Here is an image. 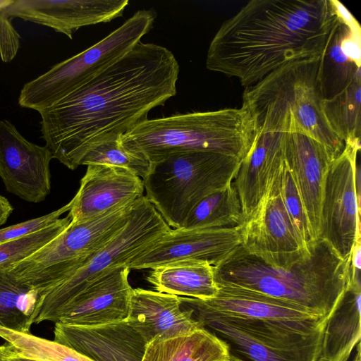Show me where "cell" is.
Instances as JSON below:
<instances>
[{"instance_id": "cell-22", "label": "cell", "mask_w": 361, "mask_h": 361, "mask_svg": "<svg viewBox=\"0 0 361 361\" xmlns=\"http://www.w3.org/2000/svg\"><path fill=\"white\" fill-rule=\"evenodd\" d=\"M283 163V133H257L233 181L241 205L242 222L255 209Z\"/></svg>"}, {"instance_id": "cell-26", "label": "cell", "mask_w": 361, "mask_h": 361, "mask_svg": "<svg viewBox=\"0 0 361 361\" xmlns=\"http://www.w3.org/2000/svg\"><path fill=\"white\" fill-rule=\"evenodd\" d=\"M227 345L204 327L180 336L154 339L147 344L142 361H225Z\"/></svg>"}, {"instance_id": "cell-13", "label": "cell", "mask_w": 361, "mask_h": 361, "mask_svg": "<svg viewBox=\"0 0 361 361\" xmlns=\"http://www.w3.org/2000/svg\"><path fill=\"white\" fill-rule=\"evenodd\" d=\"M238 228H171L135 257L129 269H152L181 260L206 262L216 266L240 246Z\"/></svg>"}, {"instance_id": "cell-41", "label": "cell", "mask_w": 361, "mask_h": 361, "mask_svg": "<svg viewBox=\"0 0 361 361\" xmlns=\"http://www.w3.org/2000/svg\"><path fill=\"white\" fill-rule=\"evenodd\" d=\"M225 361H240V360H239L233 357L230 356L229 358Z\"/></svg>"}, {"instance_id": "cell-34", "label": "cell", "mask_w": 361, "mask_h": 361, "mask_svg": "<svg viewBox=\"0 0 361 361\" xmlns=\"http://www.w3.org/2000/svg\"><path fill=\"white\" fill-rule=\"evenodd\" d=\"M71 201L62 207L46 215L0 228V243L13 240L41 231L54 223L60 216L69 212Z\"/></svg>"}, {"instance_id": "cell-14", "label": "cell", "mask_w": 361, "mask_h": 361, "mask_svg": "<svg viewBox=\"0 0 361 361\" xmlns=\"http://www.w3.org/2000/svg\"><path fill=\"white\" fill-rule=\"evenodd\" d=\"M47 146L26 140L7 120H0V178L8 192L33 203L43 201L51 191Z\"/></svg>"}, {"instance_id": "cell-40", "label": "cell", "mask_w": 361, "mask_h": 361, "mask_svg": "<svg viewBox=\"0 0 361 361\" xmlns=\"http://www.w3.org/2000/svg\"><path fill=\"white\" fill-rule=\"evenodd\" d=\"M352 361H361L360 342L357 344V353Z\"/></svg>"}, {"instance_id": "cell-8", "label": "cell", "mask_w": 361, "mask_h": 361, "mask_svg": "<svg viewBox=\"0 0 361 361\" xmlns=\"http://www.w3.org/2000/svg\"><path fill=\"white\" fill-rule=\"evenodd\" d=\"M156 17L153 9L136 11L96 44L25 83L20 91L18 104L38 112L51 106L133 49L152 30Z\"/></svg>"}, {"instance_id": "cell-35", "label": "cell", "mask_w": 361, "mask_h": 361, "mask_svg": "<svg viewBox=\"0 0 361 361\" xmlns=\"http://www.w3.org/2000/svg\"><path fill=\"white\" fill-rule=\"evenodd\" d=\"M20 36L11 24V18L0 13V56L3 62L11 61L20 47Z\"/></svg>"}, {"instance_id": "cell-25", "label": "cell", "mask_w": 361, "mask_h": 361, "mask_svg": "<svg viewBox=\"0 0 361 361\" xmlns=\"http://www.w3.org/2000/svg\"><path fill=\"white\" fill-rule=\"evenodd\" d=\"M146 280L156 291L202 300L214 298L219 288L214 266L206 262L181 260L151 269Z\"/></svg>"}, {"instance_id": "cell-10", "label": "cell", "mask_w": 361, "mask_h": 361, "mask_svg": "<svg viewBox=\"0 0 361 361\" xmlns=\"http://www.w3.org/2000/svg\"><path fill=\"white\" fill-rule=\"evenodd\" d=\"M135 201L82 222H71L53 240L5 269L35 290L38 297L43 295L69 276L123 228Z\"/></svg>"}, {"instance_id": "cell-28", "label": "cell", "mask_w": 361, "mask_h": 361, "mask_svg": "<svg viewBox=\"0 0 361 361\" xmlns=\"http://www.w3.org/2000/svg\"><path fill=\"white\" fill-rule=\"evenodd\" d=\"M323 109L331 128L344 144L360 146L361 73L341 92L324 99Z\"/></svg>"}, {"instance_id": "cell-15", "label": "cell", "mask_w": 361, "mask_h": 361, "mask_svg": "<svg viewBox=\"0 0 361 361\" xmlns=\"http://www.w3.org/2000/svg\"><path fill=\"white\" fill-rule=\"evenodd\" d=\"M283 155L305 209L312 240H315L320 235L326 177L336 157L324 145L300 132L283 133Z\"/></svg>"}, {"instance_id": "cell-5", "label": "cell", "mask_w": 361, "mask_h": 361, "mask_svg": "<svg viewBox=\"0 0 361 361\" xmlns=\"http://www.w3.org/2000/svg\"><path fill=\"white\" fill-rule=\"evenodd\" d=\"M255 137L254 120L242 106L147 118L122 135L121 142L152 164L187 152H211L242 160Z\"/></svg>"}, {"instance_id": "cell-31", "label": "cell", "mask_w": 361, "mask_h": 361, "mask_svg": "<svg viewBox=\"0 0 361 361\" xmlns=\"http://www.w3.org/2000/svg\"><path fill=\"white\" fill-rule=\"evenodd\" d=\"M121 136L96 144L82 157L80 165L106 164L129 170L142 179L149 171L151 163L140 152L125 147Z\"/></svg>"}, {"instance_id": "cell-37", "label": "cell", "mask_w": 361, "mask_h": 361, "mask_svg": "<svg viewBox=\"0 0 361 361\" xmlns=\"http://www.w3.org/2000/svg\"><path fill=\"white\" fill-rule=\"evenodd\" d=\"M361 242L360 234L357 235L350 253V266L353 271H360Z\"/></svg>"}, {"instance_id": "cell-12", "label": "cell", "mask_w": 361, "mask_h": 361, "mask_svg": "<svg viewBox=\"0 0 361 361\" xmlns=\"http://www.w3.org/2000/svg\"><path fill=\"white\" fill-rule=\"evenodd\" d=\"M360 146L345 144L331 162L326 177L321 209L319 238L343 259L350 257L360 234V200L357 190V154Z\"/></svg>"}, {"instance_id": "cell-39", "label": "cell", "mask_w": 361, "mask_h": 361, "mask_svg": "<svg viewBox=\"0 0 361 361\" xmlns=\"http://www.w3.org/2000/svg\"><path fill=\"white\" fill-rule=\"evenodd\" d=\"M13 1V0H0V13L7 8Z\"/></svg>"}, {"instance_id": "cell-1", "label": "cell", "mask_w": 361, "mask_h": 361, "mask_svg": "<svg viewBox=\"0 0 361 361\" xmlns=\"http://www.w3.org/2000/svg\"><path fill=\"white\" fill-rule=\"evenodd\" d=\"M179 64L167 48L140 42L83 86L39 111L53 158L69 169L94 145L122 135L176 95Z\"/></svg>"}, {"instance_id": "cell-23", "label": "cell", "mask_w": 361, "mask_h": 361, "mask_svg": "<svg viewBox=\"0 0 361 361\" xmlns=\"http://www.w3.org/2000/svg\"><path fill=\"white\" fill-rule=\"evenodd\" d=\"M360 276L350 277L348 285L326 318L317 361H348L360 342Z\"/></svg>"}, {"instance_id": "cell-7", "label": "cell", "mask_w": 361, "mask_h": 361, "mask_svg": "<svg viewBox=\"0 0 361 361\" xmlns=\"http://www.w3.org/2000/svg\"><path fill=\"white\" fill-rule=\"evenodd\" d=\"M240 161L211 152L172 154L151 164L145 196L170 228H180L197 203L233 183Z\"/></svg>"}, {"instance_id": "cell-32", "label": "cell", "mask_w": 361, "mask_h": 361, "mask_svg": "<svg viewBox=\"0 0 361 361\" xmlns=\"http://www.w3.org/2000/svg\"><path fill=\"white\" fill-rule=\"evenodd\" d=\"M67 216L59 218L49 226L36 233L0 243V269L20 262L63 232L70 224Z\"/></svg>"}, {"instance_id": "cell-29", "label": "cell", "mask_w": 361, "mask_h": 361, "mask_svg": "<svg viewBox=\"0 0 361 361\" xmlns=\"http://www.w3.org/2000/svg\"><path fill=\"white\" fill-rule=\"evenodd\" d=\"M38 298L37 292L0 269V326L30 333Z\"/></svg>"}, {"instance_id": "cell-3", "label": "cell", "mask_w": 361, "mask_h": 361, "mask_svg": "<svg viewBox=\"0 0 361 361\" xmlns=\"http://www.w3.org/2000/svg\"><path fill=\"white\" fill-rule=\"evenodd\" d=\"M218 286L257 292L327 317L350 279V257L341 258L324 240L311 241L309 252L286 268L271 267L240 245L214 267Z\"/></svg>"}, {"instance_id": "cell-33", "label": "cell", "mask_w": 361, "mask_h": 361, "mask_svg": "<svg viewBox=\"0 0 361 361\" xmlns=\"http://www.w3.org/2000/svg\"><path fill=\"white\" fill-rule=\"evenodd\" d=\"M281 197L301 243L308 246L312 240L305 209L293 176L285 161L282 168L280 185Z\"/></svg>"}, {"instance_id": "cell-2", "label": "cell", "mask_w": 361, "mask_h": 361, "mask_svg": "<svg viewBox=\"0 0 361 361\" xmlns=\"http://www.w3.org/2000/svg\"><path fill=\"white\" fill-rule=\"evenodd\" d=\"M336 17L334 0H252L222 23L206 67L252 85L288 62L320 56Z\"/></svg>"}, {"instance_id": "cell-16", "label": "cell", "mask_w": 361, "mask_h": 361, "mask_svg": "<svg viewBox=\"0 0 361 361\" xmlns=\"http://www.w3.org/2000/svg\"><path fill=\"white\" fill-rule=\"evenodd\" d=\"M129 272L122 266L95 280L57 312L54 323L96 326L126 320L133 291Z\"/></svg>"}, {"instance_id": "cell-30", "label": "cell", "mask_w": 361, "mask_h": 361, "mask_svg": "<svg viewBox=\"0 0 361 361\" xmlns=\"http://www.w3.org/2000/svg\"><path fill=\"white\" fill-rule=\"evenodd\" d=\"M0 338L18 353L37 361H91L73 349L30 333L0 326Z\"/></svg>"}, {"instance_id": "cell-20", "label": "cell", "mask_w": 361, "mask_h": 361, "mask_svg": "<svg viewBox=\"0 0 361 361\" xmlns=\"http://www.w3.org/2000/svg\"><path fill=\"white\" fill-rule=\"evenodd\" d=\"M336 19L319 56L318 80L324 99L333 97L360 72V26L339 1Z\"/></svg>"}, {"instance_id": "cell-4", "label": "cell", "mask_w": 361, "mask_h": 361, "mask_svg": "<svg viewBox=\"0 0 361 361\" xmlns=\"http://www.w3.org/2000/svg\"><path fill=\"white\" fill-rule=\"evenodd\" d=\"M319 56L288 62L247 87L242 106L252 116L256 134L303 133L337 157L345 144L332 130L324 113L318 80Z\"/></svg>"}, {"instance_id": "cell-27", "label": "cell", "mask_w": 361, "mask_h": 361, "mask_svg": "<svg viewBox=\"0 0 361 361\" xmlns=\"http://www.w3.org/2000/svg\"><path fill=\"white\" fill-rule=\"evenodd\" d=\"M243 221L240 202L233 183L202 199L190 210L183 228L238 226Z\"/></svg>"}, {"instance_id": "cell-9", "label": "cell", "mask_w": 361, "mask_h": 361, "mask_svg": "<svg viewBox=\"0 0 361 361\" xmlns=\"http://www.w3.org/2000/svg\"><path fill=\"white\" fill-rule=\"evenodd\" d=\"M171 228L142 196L137 200L123 228L87 258L69 276L38 297L33 323L54 322L57 312L97 279L130 262Z\"/></svg>"}, {"instance_id": "cell-19", "label": "cell", "mask_w": 361, "mask_h": 361, "mask_svg": "<svg viewBox=\"0 0 361 361\" xmlns=\"http://www.w3.org/2000/svg\"><path fill=\"white\" fill-rule=\"evenodd\" d=\"M56 342L91 361H142L147 343L126 320L96 326L55 323Z\"/></svg>"}, {"instance_id": "cell-18", "label": "cell", "mask_w": 361, "mask_h": 361, "mask_svg": "<svg viewBox=\"0 0 361 361\" xmlns=\"http://www.w3.org/2000/svg\"><path fill=\"white\" fill-rule=\"evenodd\" d=\"M141 178L128 169L106 164L88 165L71 200L68 216L80 223L135 202L144 196Z\"/></svg>"}, {"instance_id": "cell-6", "label": "cell", "mask_w": 361, "mask_h": 361, "mask_svg": "<svg viewBox=\"0 0 361 361\" xmlns=\"http://www.w3.org/2000/svg\"><path fill=\"white\" fill-rule=\"evenodd\" d=\"M180 302L240 361H317L327 317L272 321L217 312L196 298L180 296Z\"/></svg>"}, {"instance_id": "cell-38", "label": "cell", "mask_w": 361, "mask_h": 361, "mask_svg": "<svg viewBox=\"0 0 361 361\" xmlns=\"http://www.w3.org/2000/svg\"><path fill=\"white\" fill-rule=\"evenodd\" d=\"M13 210V207L9 201L0 195V226L6 222Z\"/></svg>"}, {"instance_id": "cell-21", "label": "cell", "mask_w": 361, "mask_h": 361, "mask_svg": "<svg viewBox=\"0 0 361 361\" xmlns=\"http://www.w3.org/2000/svg\"><path fill=\"white\" fill-rule=\"evenodd\" d=\"M128 323L147 344L189 334L204 326L192 311L180 307V296L143 288H133Z\"/></svg>"}, {"instance_id": "cell-11", "label": "cell", "mask_w": 361, "mask_h": 361, "mask_svg": "<svg viewBox=\"0 0 361 361\" xmlns=\"http://www.w3.org/2000/svg\"><path fill=\"white\" fill-rule=\"evenodd\" d=\"M282 168L255 209L238 228L247 252L271 267L286 268L307 254L310 243L306 247L301 243L283 205Z\"/></svg>"}, {"instance_id": "cell-17", "label": "cell", "mask_w": 361, "mask_h": 361, "mask_svg": "<svg viewBox=\"0 0 361 361\" xmlns=\"http://www.w3.org/2000/svg\"><path fill=\"white\" fill-rule=\"evenodd\" d=\"M128 0H13L3 12L11 18L44 25L72 39L78 29L123 16Z\"/></svg>"}, {"instance_id": "cell-36", "label": "cell", "mask_w": 361, "mask_h": 361, "mask_svg": "<svg viewBox=\"0 0 361 361\" xmlns=\"http://www.w3.org/2000/svg\"><path fill=\"white\" fill-rule=\"evenodd\" d=\"M0 361H37L16 352L8 344L0 345Z\"/></svg>"}, {"instance_id": "cell-24", "label": "cell", "mask_w": 361, "mask_h": 361, "mask_svg": "<svg viewBox=\"0 0 361 361\" xmlns=\"http://www.w3.org/2000/svg\"><path fill=\"white\" fill-rule=\"evenodd\" d=\"M218 288L214 298L200 300L204 306L217 312L281 322H300L321 317L295 305L257 292L226 286H218Z\"/></svg>"}]
</instances>
